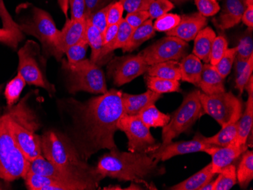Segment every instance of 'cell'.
I'll list each match as a JSON object with an SVG mask.
<instances>
[{
  "instance_id": "cell-62",
  "label": "cell",
  "mask_w": 253,
  "mask_h": 190,
  "mask_svg": "<svg viewBox=\"0 0 253 190\" xmlns=\"http://www.w3.org/2000/svg\"><path fill=\"white\" fill-rule=\"evenodd\" d=\"M245 2L247 6H250V5H253V0H245Z\"/></svg>"
},
{
  "instance_id": "cell-31",
  "label": "cell",
  "mask_w": 253,
  "mask_h": 190,
  "mask_svg": "<svg viewBox=\"0 0 253 190\" xmlns=\"http://www.w3.org/2000/svg\"><path fill=\"white\" fill-rule=\"evenodd\" d=\"M139 117L143 124L149 127H164L169 124L170 115L161 113L155 104L150 105L145 108L139 113Z\"/></svg>"
},
{
  "instance_id": "cell-16",
  "label": "cell",
  "mask_w": 253,
  "mask_h": 190,
  "mask_svg": "<svg viewBox=\"0 0 253 190\" xmlns=\"http://www.w3.org/2000/svg\"><path fill=\"white\" fill-rule=\"evenodd\" d=\"M86 19L72 20L67 18L66 23L59 32L55 42V48L59 57L62 59V55L70 46L86 40Z\"/></svg>"
},
{
  "instance_id": "cell-59",
  "label": "cell",
  "mask_w": 253,
  "mask_h": 190,
  "mask_svg": "<svg viewBox=\"0 0 253 190\" xmlns=\"http://www.w3.org/2000/svg\"><path fill=\"white\" fill-rule=\"evenodd\" d=\"M172 3L176 4V5H180V4L183 3V2H187V1H190V0H169Z\"/></svg>"
},
{
  "instance_id": "cell-48",
  "label": "cell",
  "mask_w": 253,
  "mask_h": 190,
  "mask_svg": "<svg viewBox=\"0 0 253 190\" xmlns=\"http://www.w3.org/2000/svg\"><path fill=\"white\" fill-rule=\"evenodd\" d=\"M122 2L125 10L127 13L138 12V11H147L149 5L154 0H119Z\"/></svg>"
},
{
  "instance_id": "cell-51",
  "label": "cell",
  "mask_w": 253,
  "mask_h": 190,
  "mask_svg": "<svg viewBox=\"0 0 253 190\" xmlns=\"http://www.w3.org/2000/svg\"><path fill=\"white\" fill-rule=\"evenodd\" d=\"M24 38L17 35L15 33L9 31V30L0 29V42L5 44L10 47L17 49L18 43L21 42Z\"/></svg>"
},
{
  "instance_id": "cell-15",
  "label": "cell",
  "mask_w": 253,
  "mask_h": 190,
  "mask_svg": "<svg viewBox=\"0 0 253 190\" xmlns=\"http://www.w3.org/2000/svg\"><path fill=\"white\" fill-rule=\"evenodd\" d=\"M214 147L208 143H205L198 137L195 136L193 140L189 141L176 142V143H168L162 146L153 152L149 153V156L158 161H166L174 156L181 154H190V153L204 152L211 147Z\"/></svg>"
},
{
  "instance_id": "cell-56",
  "label": "cell",
  "mask_w": 253,
  "mask_h": 190,
  "mask_svg": "<svg viewBox=\"0 0 253 190\" xmlns=\"http://www.w3.org/2000/svg\"><path fill=\"white\" fill-rule=\"evenodd\" d=\"M59 7L63 12L64 15L68 18V11L69 8V0H58Z\"/></svg>"
},
{
  "instance_id": "cell-64",
  "label": "cell",
  "mask_w": 253,
  "mask_h": 190,
  "mask_svg": "<svg viewBox=\"0 0 253 190\" xmlns=\"http://www.w3.org/2000/svg\"><path fill=\"white\" fill-rule=\"evenodd\" d=\"M2 87H3V85H0V93L2 92Z\"/></svg>"
},
{
  "instance_id": "cell-49",
  "label": "cell",
  "mask_w": 253,
  "mask_h": 190,
  "mask_svg": "<svg viewBox=\"0 0 253 190\" xmlns=\"http://www.w3.org/2000/svg\"><path fill=\"white\" fill-rule=\"evenodd\" d=\"M71 8V19L82 20L86 18V2L85 0H69Z\"/></svg>"
},
{
  "instance_id": "cell-37",
  "label": "cell",
  "mask_w": 253,
  "mask_h": 190,
  "mask_svg": "<svg viewBox=\"0 0 253 190\" xmlns=\"http://www.w3.org/2000/svg\"><path fill=\"white\" fill-rule=\"evenodd\" d=\"M236 57L239 59L248 60L250 56L253 55V28L249 29L244 33L242 38H240L237 46Z\"/></svg>"
},
{
  "instance_id": "cell-29",
  "label": "cell",
  "mask_w": 253,
  "mask_h": 190,
  "mask_svg": "<svg viewBox=\"0 0 253 190\" xmlns=\"http://www.w3.org/2000/svg\"><path fill=\"white\" fill-rule=\"evenodd\" d=\"M156 35V31L153 28V21L148 19L140 26L133 30L131 37L126 46L123 48L124 52H132L141 46L143 42L151 39Z\"/></svg>"
},
{
  "instance_id": "cell-57",
  "label": "cell",
  "mask_w": 253,
  "mask_h": 190,
  "mask_svg": "<svg viewBox=\"0 0 253 190\" xmlns=\"http://www.w3.org/2000/svg\"><path fill=\"white\" fill-rule=\"evenodd\" d=\"M244 89H247L248 95L253 94V76L252 75L251 77L250 78V80L247 82L246 84L245 88Z\"/></svg>"
},
{
  "instance_id": "cell-4",
  "label": "cell",
  "mask_w": 253,
  "mask_h": 190,
  "mask_svg": "<svg viewBox=\"0 0 253 190\" xmlns=\"http://www.w3.org/2000/svg\"><path fill=\"white\" fill-rule=\"evenodd\" d=\"M30 161L18 148L8 124V114L0 116V178L6 181L25 179Z\"/></svg>"
},
{
  "instance_id": "cell-34",
  "label": "cell",
  "mask_w": 253,
  "mask_h": 190,
  "mask_svg": "<svg viewBox=\"0 0 253 190\" xmlns=\"http://www.w3.org/2000/svg\"><path fill=\"white\" fill-rule=\"evenodd\" d=\"M146 81L148 89L160 94L180 91V83L177 80H168L147 75Z\"/></svg>"
},
{
  "instance_id": "cell-32",
  "label": "cell",
  "mask_w": 253,
  "mask_h": 190,
  "mask_svg": "<svg viewBox=\"0 0 253 190\" xmlns=\"http://www.w3.org/2000/svg\"><path fill=\"white\" fill-rule=\"evenodd\" d=\"M253 179V153L247 151L243 154L242 159L237 170V180L242 189H247Z\"/></svg>"
},
{
  "instance_id": "cell-14",
  "label": "cell",
  "mask_w": 253,
  "mask_h": 190,
  "mask_svg": "<svg viewBox=\"0 0 253 190\" xmlns=\"http://www.w3.org/2000/svg\"><path fill=\"white\" fill-rule=\"evenodd\" d=\"M28 172L68 183L78 187L79 190H94L89 184L49 162L42 155L30 161Z\"/></svg>"
},
{
  "instance_id": "cell-58",
  "label": "cell",
  "mask_w": 253,
  "mask_h": 190,
  "mask_svg": "<svg viewBox=\"0 0 253 190\" xmlns=\"http://www.w3.org/2000/svg\"><path fill=\"white\" fill-rule=\"evenodd\" d=\"M215 188V179H213L210 182L207 183L206 185L203 186L200 190H214Z\"/></svg>"
},
{
  "instance_id": "cell-35",
  "label": "cell",
  "mask_w": 253,
  "mask_h": 190,
  "mask_svg": "<svg viewBox=\"0 0 253 190\" xmlns=\"http://www.w3.org/2000/svg\"><path fill=\"white\" fill-rule=\"evenodd\" d=\"M217 174L218 177L215 179L214 190H231L237 184V167L233 164L224 167Z\"/></svg>"
},
{
  "instance_id": "cell-28",
  "label": "cell",
  "mask_w": 253,
  "mask_h": 190,
  "mask_svg": "<svg viewBox=\"0 0 253 190\" xmlns=\"http://www.w3.org/2000/svg\"><path fill=\"white\" fill-rule=\"evenodd\" d=\"M146 73L149 76H156L168 80L179 81L181 79L180 62L177 61H168L150 65L148 68Z\"/></svg>"
},
{
  "instance_id": "cell-43",
  "label": "cell",
  "mask_w": 253,
  "mask_h": 190,
  "mask_svg": "<svg viewBox=\"0 0 253 190\" xmlns=\"http://www.w3.org/2000/svg\"><path fill=\"white\" fill-rule=\"evenodd\" d=\"M0 18L2 19V25L4 29L9 30L12 32L15 33L17 35L24 38L22 31L20 29L19 25L14 21L8 10L6 9L3 0H0Z\"/></svg>"
},
{
  "instance_id": "cell-17",
  "label": "cell",
  "mask_w": 253,
  "mask_h": 190,
  "mask_svg": "<svg viewBox=\"0 0 253 190\" xmlns=\"http://www.w3.org/2000/svg\"><path fill=\"white\" fill-rule=\"evenodd\" d=\"M207 23V18L199 12L184 15L180 16L178 25L174 29L166 32V35L176 37L185 42H190L195 39L202 29L206 28Z\"/></svg>"
},
{
  "instance_id": "cell-3",
  "label": "cell",
  "mask_w": 253,
  "mask_h": 190,
  "mask_svg": "<svg viewBox=\"0 0 253 190\" xmlns=\"http://www.w3.org/2000/svg\"><path fill=\"white\" fill-rule=\"evenodd\" d=\"M42 154L45 159L61 169L78 177L93 187L99 188L100 181L105 178L81 157L73 143L68 136L49 130L41 137Z\"/></svg>"
},
{
  "instance_id": "cell-55",
  "label": "cell",
  "mask_w": 253,
  "mask_h": 190,
  "mask_svg": "<svg viewBox=\"0 0 253 190\" xmlns=\"http://www.w3.org/2000/svg\"><path fill=\"white\" fill-rule=\"evenodd\" d=\"M248 60H244V59H239L236 57L234 60V65H235L236 76H238L241 72L244 70L246 65H247Z\"/></svg>"
},
{
  "instance_id": "cell-42",
  "label": "cell",
  "mask_w": 253,
  "mask_h": 190,
  "mask_svg": "<svg viewBox=\"0 0 253 190\" xmlns=\"http://www.w3.org/2000/svg\"><path fill=\"white\" fill-rule=\"evenodd\" d=\"M174 7V4L169 0H154L151 5H149L147 10L149 12V19H151L152 21L153 19H156L170 12Z\"/></svg>"
},
{
  "instance_id": "cell-44",
  "label": "cell",
  "mask_w": 253,
  "mask_h": 190,
  "mask_svg": "<svg viewBox=\"0 0 253 190\" xmlns=\"http://www.w3.org/2000/svg\"><path fill=\"white\" fill-rule=\"evenodd\" d=\"M195 4L199 10V13L204 17L215 15L221 10L217 0H194Z\"/></svg>"
},
{
  "instance_id": "cell-18",
  "label": "cell",
  "mask_w": 253,
  "mask_h": 190,
  "mask_svg": "<svg viewBox=\"0 0 253 190\" xmlns=\"http://www.w3.org/2000/svg\"><path fill=\"white\" fill-rule=\"evenodd\" d=\"M248 146L236 147L230 144L227 147H212L206 150V152L211 156V171L217 174L227 166L232 164L239 157L242 155L247 150Z\"/></svg>"
},
{
  "instance_id": "cell-1",
  "label": "cell",
  "mask_w": 253,
  "mask_h": 190,
  "mask_svg": "<svg viewBox=\"0 0 253 190\" xmlns=\"http://www.w3.org/2000/svg\"><path fill=\"white\" fill-rule=\"evenodd\" d=\"M122 91L112 89L85 103L71 100L72 127L68 136L80 155L87 161L102 150H116L115 134L125 114Z\"/></svg>"
},
{
  "instance_id": "cell-50",
  "label": "cell",
  "mask_w": 253,
  "mask_h": 190,
  "mask_svg": "<svg viewBox=\"0 0 253 190\" xmlns=\"http://www.w3.org/2000/svg\"><path fill=\"white\" fill-rule=\"evenodd\" d=\"M133 30L140 26L145 21L149 19V15L148 11H138V12H131L126 15V18H124Z\"/></svg>"
},
{
  "instance_id": "cell-25",
  "label": "cell",
  "mask_w": 253,
  "mask_h": 190,
  "mask_svg": "<svg viewBox=\"0 0 253 190\" xmlns=\"http://www.w3.org/2000/svg\"><path fill=\"white\" fill-rule=\"evenodd\" d=\"M133 31V28L126 23V21L123 18V20L119 23V30H118L116 39H114L113 42L110 45L104 46L102 48L97 65H102V61H106V59H109V55H112V52L116 49H123L130 39Z\"/></svg>"
},
{
  "instance_id": "cell-45",
  "label": "cell",
  "mask_w": 253,
  "mask_h": 190,
  "mask_svg": "<svg viewBox=\"0 0 253 190\" xmlns=\"http://www.w3.org/2000/svg\"><path fill=\"white\" fill-rule=\"evenodd\" d=\"M109 4L105 6L104 8L98 10L97 12H95L89 18H86V20H88L95 28H97L102 33V35L108 26L107 13L109 8Z\"/></svg>"
},
{
  "instance_id": "cell-53",
  "label": "cell",
  "mask_w": 253,
  "mask_h": 190,
  "mask_svg": "<svg viewBox=\"0 0 253 190\" xmlns=\"http://www.w3.org/2000/svg\"><path fill=\"white\" fill-rule=\"evenodd\" d=\"M119 25H108L107 28L102 34V39L104 46H108L112 43L114 39H116L117 36Z\"/></svg>"
},
{
  "instance_id": "cell-24",
  "label": "cell",
  "mask_w": 253,
  "mask_h": 190,
  "mask_svg": "<svg viewBox=\"0 0 253 190\" xmlns=\"http://www.w3.org/2000/svg\"><path fill=\"white\" fill-rule=\"evenodd\" d=\"M215 38V32L210 27L202 29L195 38L193 53L200 60L210 63V52Z\"/></svg>"
},
{
  "instance_id": "cell-60",
  "label": "cell",
  "mask_w": 253,
  "mask_h": 190,
  "mask_svg": "<svg viewBox=\"0 0 253 190\" xmlns=\"http://www.w3.org/2000/svg\"><path fill=\"white\" fill-rule=\"evenodd\" d=\"M125 190H143L140 187H138L136 184H133V182H132L131 185H130V187H127V188L125 189Z\"/></svg>"
},
{
  "instance_id": "cell-33",
  "label": "cell",
  "mask_w": 253,
  "mask_h": 190,
  "mask_svg": "<svg viewBox=\"0 0 253 190\" xmlns=\"http://www.w3.org/2000/svg\"><path fill=\"white\" fill-rule=\"evenodd\" d=\"M86 38L88 45L92 49L90 60L97 64L102 48L104 46L103 39L102 33L97 28H95L88 20H86Z\"/></svg>"
},
{
  "instance_id": "cell-40",
  "label": "cell",
  "mask_w": 253,
  "mask_h": 190,
  "mask_svg": "<svg viewBox=\"0 0 253 190\" xmlns=\"http://www.w3.org/2000/svg\"><path fill=\"white\" fill-rule=\"evenodd\" d=\"M228 49V42L224 37L218 36L214 38L210 52V63L215 65L222 58L227 49Z\"/></svg>"
},
{
  "instance_id": "cell-8",
  "label": "cell",
  "mask_w": 253,
  "mask_h": 190,
  "mask_svg": "<svg viewBox=\"0 0 253 190\" xmlns=\"http://www.w3.org/2000/svg\"><path fill=\"white\" fill-rule=\"evenodd\" d=\"M200 102L204 113L208 114L221 126L235 123L244 112V105L232 92L208 95L201 92Z\"/></svg>"
},
{
  "instance_id": "cell-6",
  "label": "cell",
  "mask_w": 253,
  "mask_h": 190,
  "mask_svg": "<svg viewBox=\"0 0 253 190\" xmlns=\"http://www.w3.org/2000/svg\"><path fill=\"white\" fill-rule=\"evenodd\" d=\"M18 25L22 32L39 39L45 55H52L57 60H61L55 48V42L60 31L56 28L53 19L47 12L32 6L31 15Z\"/></svg>"
},
{
  "instance_id": "cell-47",
  "label": "cell",
  "mask_w": 253,
  "mask_h": 190,
  "mask_svg": "<svg viewBox=\"0 0 253 190\" xmlns=\"http://www.w3.org/2000/svg\"><path fill=\"white\" fill-rule=\"evenodd\" d=\"M124 7L119 1H112L109 4L107 13L108 25H119L123 20Z\"/></svg>"
},
{
  "instance_id": "cell-54",
  "label": "cell",
  "mask_w": 253,
  "mask_h": 190,
  "mask_svg": "<svg viewBox=\"0 0 253 190\" xmlns=\"http://www.w3.org/2000/svg\"><path fill=\"white\" fill-rule=\"evenodd\" d=\"M241 21L244 25L248 28H253V5H250L246 8L243 14Z\"/></svg>"
},
{
  "instance_id": "cell-9",
  "label": "cell",
  "mask_w": 253,
  "mask_h": 190,
  "mask_svg": "<svg viewBox=\"0 0 253 190\" xmlns=\"http://www.w3.org/2000/svg\"><path fill=\"white\" fill-rule=\"evenodd\" d=\"M18 73L28 84L43 88L50 94L55 93V86L45 77V62L36 42L27 41L25 46L18 51Z\"/></svg>"
},
{
  "instance_id": "cell-20",
  "label": "cell",
  "mask_w": 253,
  "mask_h": 190,
  "mask_svg": "<svg viewBox=\"0 0 253 190\" xmlns=\"http://www.w3.org/2000/svg\"><path fill=\"white\" fill-rule=\"evenodd\" d=\"M247 7L245 0H224L217 25L221 30H227L238 25Z\"/></svg>"
},
{
  "instance_id": "cell-27",
  "label": "cell",
  "mask_w": 253,
  "mask_h": 190,
  "mask_svg": "<svg viewBox=\"0 0 253 190\" xmlns=\"http://www.w3.org/2000/svg\"><path fill=\"white\" fill-rule=\"evenodd\" d=\"M216 174L211 171V163L203 169L177 185L170 187L171 190H200L203 186L214 179Z\"/></svg>"
},
{
  "instance_id": "cell-19",
  "label": "cell",
  "mask_w": 253,
  "mask_h": 190,
  "mask_svg": "<svg viewBox=\"0 0 253 190\" xmlns=\"http://www.w3.org/2000/svg\"><path fill=\"white\" fill-rule=\"evenodd\" d=\"M162 97V94L148 89L146 93L140 95L122 93L125 114L128 115H138L145 108L155 104Z\"/></svg>"
},
{
  "instance_id": "cell-7",
  "label": "cell",
  "mask_w": 253,
  "mask_h": 190,
  "mask_svg": "<svg viewBox=\"0 0 253 190\" xmlns=\"http://www.w3.org/2000/svg\"><path fill=\"white\" fill-rule=\"evenodd\" d=\"M200 90L196 89L186 95L180 107L170 116V121L163 127L162 146L172 142L180 134L187 131L204 114L201 102Z\"/></svg>"
},
{
  "instance_id": "cell-13",
  "label": "cell",
  "mask_w": 253,
  "mask_h": 190,
  "mask_svg": "<svg viewBox=\"0 0 253 190\" xmlns=\"http://www.w3.org/2000/svg\"><path fill=\"white\" fill-rule=\"evenodd\" d=\"M8 114V124L18 148L25 154L27 159L31 161L42 155L41 149V137L37 135L33 130L27 128L14 120Z\"/></svg>"
},
{
  "instance_id": "cell-30",
  "label": "cell",
  "mask_w": 253,
  "mask_h": 190,
  "mask_svg": "<svg viewBox=\"0 0 253 190\" xmlns=\"http://www.w3.org/2000/svg\"><path fill=\"white\" fill-rule=\"evenodd\" d=\"M237 132V121L222 127L218 133L212 137H206L198 133L196 137L205 143L217 147H227L231 144L235 139Z\"/></svg>"
},
{
  "instance_id": "cell-11",
  "label": "cell",
  "mask_w": 253,
  "mask_h": 190,
  "mask_svg": "<svg viewBox=\"0 0 253 190\" xmlns=\"http://www.w3.org/2000/svg\"><path fill=\"white\" fill-rule=\"evenodd\" d=\"M189 45L176 37L167 36L148 46L139 55L149 66L168 61H178L187 55Z\"/></svg>"
},
{
  "instance_id": "cell-26",
  "label": "cell",
  "mask_w": 253,
  "mask_h": 190,
  "mask_svg": "<svg viewBox=\"0 0 253 190\" xmlns=\"http://www.w3.org/2000/svg\"><path fill=\"white\" fill-rule=\"evenodd\" d=\"M182 81L188 82L197 86L203 65L201 60L194 54L186 55L180 62Z\"/></svg>"
},
{
  "instance_id": "cell-12",
  "label": "cell",
  "mask_w": 253,
  "mask_h": 190,
  "mask_svg": "<svg viewBox=\"0 0 253 190\" xmlns=\"http://www.w3.org/2000/svg\"><path fill=\"white\" fill-rule=\"evenodd\" d=\"M149 65L139 54L115 57L109 61L108 75L113 80L114 84L120 86L130 83L135 78L146 73Z\"/></svg>"
},
{
  "instance_id": "cell-23",
  "label": "cell",
  "mask_w": 253,
  "mask_h": 190,
  "mask_svg": "<svg viewBox=\"0 0 253 190\" xmlns=\"http://www.w3.org/2000/svg\"><path fill=\"white\" fill-rule=\"evenodd\" d=\"M253 124V94L248 95L245 110L237 120V132L232 145L236 147H244L247 145Z\"/></svg>"
},
{
  "instance_id": "cell-61",
  "label": "cell",
  "mask_w": 253,
  "mask_h": 190,
  "mask_svg": "<svg viewBox=\"0 0 253 190\" xmlns=\"http://www.w3.org/2000/svg\"><path fill=\"white\" fill-rule=\"evenodd\" d=\"M103 190H123V189L121 188L120 187H118V186H109V187H106Z\"/></svg>"
},
{
  "instance_id": "cell-22",
  "label": "cell",
  "mask_w": 253,
  "mask_h": 190,
  "mask_svg": "<svg viewBox=\"0 0 253 190\" xmlns=\"http://www.w3.org/2000/svg\"><path fill=\"white\" fill-rule=\"evenodd\" d=\"M25 181L27 188L31 190H79L72 184L34 173L28 172Z\"/></svg>"
},
{
  "instance_id": "cell-52",
  "label": "cell",
  "mask_w": 253,
  "mask_h": 190,
  "mask_svg": "<svg viewBox=\"0 0 253 190\" xmlns=\"http://www.w3.org/2000/svg\"><path fill=\"white\" fill-rule=\"evenodd\" d=\"M112 0H85L86 2V18L93 15L98 10L104 8L106 5L112 2Z\"/></svg>"
},
{
  "instance_id": "cell-41",
  "label": "cell",
  "mask_w": 253,
  "mask_h": 190,
  "mask_svg": "<svg viewBox=\"0 0 253 190\" xmlns=\"http://www.w3.org/2000/svg\"><path fill=\"white\" fill-rule=\"evenodd\" d=\"M88 46L89 45H88L87 40L86 39V40L82 41V42H78V43L68 48L65 52L67 59H68V62L75 63V62H81L85 59Z\"/></svg>"
},
{
  "instance_id": "cell-21",
  "label": "cell",
  "mask_w": 253,
  "mask_h": 190,
  "mask_svg": "<svg viewBox=\"0 0 253 190\" xmlns=\"http://www.w3.org/2000/svg\"><path fill=\"white\" fill-rule=\"evenodd\" d=\"M224 81V78L218 73L215 67L210 63H206L203 65L197 86L206 94H216L225 92Z\"/></svg>"
},
{
  "instance_id": "cell-39",
  "label": "cell",
  "mask_w": 253,
  "mask_h": 190,
  "mask_svg": "<svg viewBox=\"0 0 253 190\" xmlns=\"http://www.w3.org/2000/svg\"><path fill=\"white\" fill-rule=\"evenodd\" d=\"M180 21V16L176 14L166 13L156 18L153 28L158 32H168L174 29Z\"/></svg>"
},
{
  "instance_id": "cell-38",
  "label": "cell",
  "mask_w": 253,
  "mask_h": 190,
  "mask_svg": "<svg viewBox=\"0 0 253 190\" xmlns=\"http://www.w3.org/2000/svg\"><path fill=\"white\" fill-rule=\"evenodd\" d=\"M236 55H237V47L227 49L222 58L220 59L219 62L214 65L218 73L224 79L227 77V75L230 74L232 69Z\"/></svg>"
},
{
  "instance_id": "cell-36",
  "label": "cell",
  "mask_w": 253,
  "mask_h": 190,
  "mask_svg": "<svg viewBox=\"0 0 253 190\" xmlns=\"http://www.w3.org/2000/svg\"><path fill=\"white\" fill-rule=\"evenodd\" d=\"M26 83L25 79L18 73L15 77L8 82L5 90V99L8 106L11 107L18 101Z\"/></svg>"
},
{
  "instance_id": "cell-5",
  "label": "cell",
  "mask_w": 253,
  "mask_h": 190,
  "mask_svg": "<svg viewBox=\"0 0 253 190\" xmlns=\"http://www.w3.org/2000/svg\"><path fill=\"white\" fill-rule=\"evenodd\" d=\"M62 69L67 75L69 93L84 91L93 94H104L108 91L106 76L100 66L90 59L69 63L62 60Z\"/></svg>"
},
{
  "instance_id": "cell-46",
  "label": "cell",
  "mask_w": 253,
  "mask_h": 190,
  "mask_svg": "<svg viewBox=\"0 0 253 190\" xmlns=\"http://www.w3.org/2000/svg\"><path fill=\"white\" fill-rule=\"evenodd\" d=\"M253 55L250 56L247 65L244 70L236 77V89H238L240 94L244 91L246 84L253 75Z\"/></svg>"
},
{
  "instance_id": "cell-63",
  "label": "cell",
  "mask_w": 253,
  "mask_h": 190,
  "mask_svg": "<svg viewBox=\"0 0 253 190\" xmlns=\"http://www.w3.org/2000/svg\"><path fill=\"white\" fill-rule=\"evenodd\" d=\"M5 190V187L2 184H0V190Z\"/></svg>"
},
{
  "instance_id": "cell-2",
  "label": "cell",
  "mask_w": 253,
  "mask_h": 190,
  "mask_svg": "<svg viewBox=\"0 0 253 190\" xmlns=\"http://www.w3.org/2000/svg\"><path fill=\"white\" fill-rule=\"evenodd\" d=\"M159 161L146 153L110 150L99 158L96 171L104 177L119 181H130L143 184L149 190H156L152 181L155 177L166 174V168Z\"/></svg>"
},
{
  "instance_id": "cell-10",
  "label": "cell",
  "mask_w": 253,
  "mask_h": 190,
  "mask_svg": "<svg viewBox=\"0 0 253 190\" xmlns=\"http://www.w3.org/2000/svg\"><path fill=\"white\" fill-rule=\"evenodd\" d=\"M118 130H122L128 139V151L132 152L149 153L156 151L161 143L153 137L139 115L124 114L117 124Z\"/></svg>"
}]
</instances>
